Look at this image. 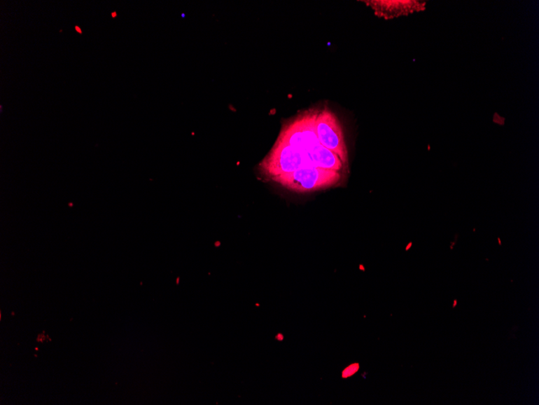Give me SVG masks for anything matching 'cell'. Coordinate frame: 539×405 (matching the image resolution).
<instances>
[{
    "instance_id": "6da1fadb",
    "label": "cell",
    "mask_w": 539,
    "mask_h": 405,
    "mask_svg": "<svg viewBox=\"0 0 539 405\" xmlns=\"http://www.w3.org/2000/svg\"><path fill=\"white\" fill-rule=\"evenodd\" d=\"M310 167L315 166L307 152L279 139L261 164L262 172L271 179Z\"/></svg>"
},
{
    "instance_id": "7a4b0ae2",
    "label": "cell",
    "mask_w": 539,
    "mask_h": 405,
    "mask_svg": "<svg viewBox=\"0 0 539 405\" xmlns=\"http://www.w3.org/2000/svg\"><path fill=\"white\" fill-rule=\"evenodd\" d=\"M341 179L340 172L310 167L274 177L272 180L289 191L308 193L334 186Z\"/></svg>"
},
{
    "instance_id": "3957f363",
    "label": "cell",
    "mask_w": 539,
    "mask_h": 405,
    "mask_svg": "<svg viewBox=\"0 0 539 405\" xmlns=\"http://www.w3.org/2000/svg\"><path fill=\"white\" fill-rule=\"evenodd\" d=\"M316 133L320 144L335 153L343 165H348V149L342 125L330 109L319 110L316 120Z\"/></svg>"
},
{
    "instance_id": "277c9868",
    "label": "cell",
    "mask_w": 539,
    "mask_h": 405,
    "mask_svg": "<svg viewBox=\"0 0 539 405\" xmlns=\"http://www.w3.org/2000/svg\"><path fill=\"white\" fill-rule=\"evenodd\" d=\"M372 8L377 13L385 18L424 10L426 2L417 1H373Z\"/></svg>"
},
{
    "instance_id": "5b68a950",
    "label": "cell",
    "mask_w": 539,
    "mask_h": 405,
    "mask_svg": "<svg viewBox=\"0 0 539 405\" xmlns=\"http://www.w3.org/2000/svg\"><path fill=\"white\" fill-rule=\"evenodd\" d=\"M309 159L315 167L327 170L342 171L343 165L340 157L328 150L321 144L307 152Z\"/></svg>"
},
{
    "instance_id": "8992f818",
    "label": "cell",
    "mask_w": 539,
    "mask_h": 405,
    "mask_svg": "<svg viewBox=\"0 0 539 405\" xmlns=\"http://www.w3.org/2000/svg\"><path fill=\"white\" fill-rule=\"evenodd\" d=\"M358 369H359L358 364H351V366H349L348 367L346 368L344 371H343L342 378H346L352 376L354 374H356V373L358 371Z\"/></svg>"
},
{
    "instance_id": "52a82bcc",
    "label": "cell",
    "mask_w": 539,
    "mask_h": 405,
    "mask_svg": "<svg viewBox=\"0 0 539 405\" xmlns=\"http://www.w3.org/2000/svg\"><path fill=\"white\" fill-rule=\"evenodd\" d=\"M76 30L78 32L79 34H83V31L80 29V28L78 27V26H76Z\"/></svg>"
},
{
    "instance_id": "ba28073f",
    "label": "cell",
    "mask_w": 539,
    "mask_h": 405,
    "mask_svg": "<svg viewBox=\"0 0 539 405\" xmlns=\"http://www.w3.org/2000/svg\"><path fill=\"white\" fill-rule=\"evenodd\" d=\"M115 17H116V13H113V18H115Z\"/></svg>"
},
{
    "instance_id": "9c48e42d",
    "label": "cell",
    "mask_w": 539,
    "mask_h": 405,
    "mask_svg": "<svg viewBox=\"0 0 539 405\" xmlns=\"http://www.w3.org/2000/svg\"><path fill=\"white\" fill-rule=\"evenodd\" d=\"M456 303H457V301H454V307H453V308H456Z\"/></svg>"
}]
</instances>
